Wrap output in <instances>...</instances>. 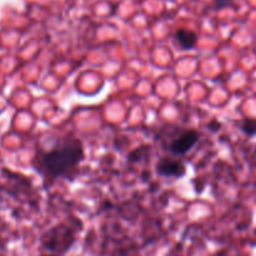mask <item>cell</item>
Segmentation results:
<instances>
[{
  "label": "cell",
  "instance_id": "obj_2",
  "mask_svg": "<svg viewBox=\"0 0 256 256\" xmlns=\"http://www.w3.org/2000/svg\"><path fill=\"white\" fill-rule=\"evenodd\" d=\"M42 245L48 250L54 252H65L72 248L75 242V235L72 228L64 224H60L50 229L42 236Z\"/></svg>",
  "mask_w": 256,
  "mask_h": 256
},
{
  "label": "cell",
  "instance_id": "obj_5",
  "mask_svg": "<svg viewBox=\"0 0 256 256\" xmlns=\"http://www.w3.org/2000/svg\"><path fill=\"white\" fill-rule=\"evenodd\" d=\"M175 39H176L178 44L180 45L182 50H190L192 48L196 46L198 44V35L196 32H192L189 29H178L175 32Z\"/></svg>",
  "mask_w": 256,
  "mask_h": 256
},
{
  "label": "cell",
  "instance_id": "obj_1",
  "mask_svg": "<svg viewBox=\"0 0 256 256\" xmlns=\"http://www.w3.org/2000/svg\"><path fill=\"white\" fill-rule=\"evenodd\" d=\"M84 160V146L80 139L68 138L52 148V150L39 152L35 162L36 170L42 175L45 184L52 185L59 178H68L76 170Z\"/></svg>",
  "mask_w": 256,
  "mask_h": 256
},
{
  "label": "cell",
  "instance_id": "obj_6",
  "mask_svg": "<svg viewBox=\"0 0 256 256\" xmlns=\"http://www.w3.org/2000/svg\"><path fill=\"white\" fill-rule=\"evenodd\" d=\"M240 130L244 134L252 136L256 134V119H244L240 122Z\"/></svg>",
  "mask_w": 256,
  "mask_h": 256
},
{
  "label": "cell",
  "instance_id": "obj_7",
  "mask_svg": "<svg viewBox=\"0 0 256 256\" xmlns=\"http://www.w3.org/2000/svg\"><path fill=\"white\" fill-rule=\"evenodd\" d=\"M229 2H232V0H215V4L220 8V6H224V5H226Z\"/></svg>",
  "mask_w": 256,
  "mask_h": 256
},
{
  "label": "cell",
  "instance_id": "obj_3",
  "mask_svg": "<svg viewBox=\"0 0 256 256\" xmlns=\"http://www.w3.org/2000/svg\"><path fill=\"white\" fill-rule=\"evenodd\" d=\"M199 139V132H195V130H186L170 142L169 150L174 155H185L198 144Z\"/></svg>",
  "mask_w": 256,
  "mask_h": 256
},
{
  "label": "cell",
  "instance_id": "obj_8",
  "mask_svg": "<svg viewBox=\"0 0 256 256\" xmlns=\"http://www.w3.org/2000/svg\"><path fill=\"white\" fill-rule=\"evenodd\" d=\"M48 256H56V255H48Z\"/></svg>",
  "mask_w": 256,
  "mask_h": 256
},
{
  "label": "cell",
  "instance_id": "obj_4",
  "mask_svg": "<svg viewBox=\"0 0 256 256\" xmlns=\"http://www.w3.org/2000/svg\"><path fill=\"white\" fill-rule=\"evenodd\" d=\"M156 172L165 178H180L186 174V168L184 162L180 160L172 159V158H162L156 162Z\"/></svg>",
  "mask_w": 256,
  "mask_h": 256
}]
</instances>
